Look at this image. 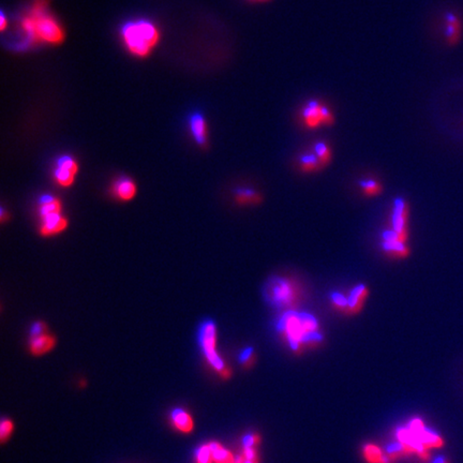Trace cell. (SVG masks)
Here are the masks:
<instances>
[{
	"label": "cell",
	"mask_w": 463,
	"mask_h": 463,
	"mask_svg": "<svg viewBox=\"0 0 463 463\" xmlns=\"http://www.w3.org/2000/svg\"><path fill=\"white\" fill-rule=\"evenodd\" d=\"M276 331L281 341L296 356L317 350L325 342L320 321L308 312L282 313L277 322Z\"/></svg>",
	"instance_id": "cell-1"
},
{
	"label": "cell",
	"mask_w": 463,
	"mask_h": 463,
	"mask_svg": "<svg viewBox=\"0 0 463 463\" xmlns=\"http://www.w3.org/2000/svg\"><path fill=\"white\" fill-rule=\"evenodd\" d=\"M265 301L278 312L298 311L303 301V289L296 279L289 276H273L263 289Z\"/></svg>",
	"instance_id": "cell-2"
},
{
	"label": "cell",
	"mask_w": 463,
	"mask_h": 463,
	"mask_svg": "<svg viewBox=\"0 0 463 463\" xmlns=\"http://www.w3.org/2000/svg\"><path fill=\"white\" fill-rule=\"evenodd\" d=\"M121 33L129 51L139 57L149 55L159 40L157 28L146 21L130 22L123 26Z\"/></svg>",
	"instance_id": "cell-3"
},
{
	"label": "cell",
	"mask_w": 463,
	"mask_h": 463,
	"mask_svg": "<svg viewBox=\"0 0 463 463\" xmlns=\"http://www.w3.org/2000/svg\"><path fill=\"white\" fill-rule=\"evenodd\" d=\"M199 342L205 358L208 364L215 369L220 378L229 380L232 377V371L225 364L222 357L217 351V327L213 321H205L199 327Z\"/></svg>",
	"instance_id": "cell-4"
},
{
	"label": "cell",
	"mask_w": 463,
	"mask_h": 463,
	"mask_svg": "<svg viewBox=\"0 0 463 463\" xmlns=\"http://www.w3.org/2000/svg\"><path fill=\"white\" fill-rule=\"evenodd\" d=\"M23 26L29 37L33 39L40 38L49 43H59L63 41V33L61 28L52 17L43 15L41 10H36L33 17H26Z\"/></svg>",
	"instance_id": "cell-5"
},
{
	"label": "cell",
	"mask_w": 463,
	"mask_h": 463,
	"mask_svg": "<svg viewBox=\"0 0 463 463\" xmlns=\"http://www.w3.org/2000/svg\"><path fill=\"white\" fill-rule=\"evenodd\" d=\"M301 123L308 130L320 129L322 127H333L336 123L334 113L319 100H309L303 105L301 114Z\"/></svg>",
	"instance_id": "cell-6"
},
{
	"label": "cell",
	"mask_w": 463,
	"mask_h": 463,
	"mask_svg": "<svg viewBox=\"0 0 463 463\" xmlns=\"http://www.w3.org/2000/svg\"><path fill=\"white\" fill-rule=\"evenodd\" d=\"M411 207L408 201L402 197H396L390 209L388 227L405 243L410 241Z\"/></svg>",
	"instance_id": "cell-7"
},
{
	"label": "cell",
	"mask_w": 463,
	"mask_h": 463,
	"mask_svg": "<svg viewBox=\"0 0 463 463\" xmlns=\"http://www.w3.org/2000/svg\"><path fill=\"white\" fill-rule=\"evenodd\" d=\"M380 248L385 257L393 259H408L412 253L409 243L403 241L389 227L381 233Z\"/></svg>",
	"instance_id": "cell-8"
},
{
	"label": "cell",
	"mask_w": 463,
	"mask_h": 463,
	"mask_svg": "<svg viewBox=\"0 0 463 463\" xmlns=\"http://www.w3.org/2000/svg\"><path fill=\"white\" fill-rule=\"evenodd\" d=\"M409 429L414 433L415 436L420 440V442L427 447V448H440L444 445V440L442 437L433 429L425 426L424 422L420 418L411 419L408 424Z\"/></svg>",
	"instance_id": "cell-9"
},
{
	"label": "cell",
	"mask_w": 463,
	"mask_h": 463,
	"mask_svg": "<svg viewBox=\"0 0 463 463\" xmlns=\"http://www.w3.org/2000/svg\"><path fill=\"white\" fill-rule=\"evenodd\" d=\"M347 310L345 317H356L364 310L370 297V289L365 283H358L347 292Z\"/></svg>",
	"instance_id": "cell-10"
},
{
	"label": "cell",
	"mask_w": 463,
	"mask_h": 463,
	"mask_svg": "<svg viewBox=\"0 0 463 463\" xmlns=\"http://www.w3.org/2000/svg\"><path fill=\"white\" fill-rule=\"evenodd\" d=\"M395 436L396 439L407 446L410 447L415 455L423 459V460H428L429 459V450L420 442L418 438L415 436L414 433L408 428V427H399L395 431Z\"/></svg>",
	"instance_id": "cell-11"
},
{
	"label": "cell",
	"mask_w": 463,
	"mask_h": 463,
	"mask_svg": "<svg viewBox=\"0 0 463 463\" xmlns=\"http://www.w3.org/2000/svg\"><path fill=\"white\" fill-rule=\"evenodd\" d=\"M77 173V165L69 155H63L57 161L55 169V179L59 185L69 187L75 181Z\"/></svg>",
	"instance_id": "cell-12"
},
{
	"label": "cell",
	"mask_w": 463,
	"mask_h": 463,
	"mask_svg": "<svg viewBox=\"0 0 463 463\" xmlns=\"http://www.w3.org/2000/svg\"><path fill=\"white\" fill-rule=\"evenodd\" d=\"M462 21L455 13H447L445 15V37L447 45L455 47L458 45L462 37Z\"/></svg>",
	"instance_id": "cell-13"
},
{
	"label": "cell",
	"mask_w": 463,
	"mask_h": 463,
	"mask_svg": "<svg viewBox=\"0 0 463 463\" xmlns=\"http://www.w3.org/2000/svg\"><path fill=\"white\" fill-rule=\"evenodd\" d=\"M234 199L239 206H259L264 202V195L253 188L241 187L234 191Z\"/></svg>",
	"instance_id": "cell-14"
},
{
	"label": "cell",
	"mask_w": 463,
	"mask_h": 463,
	"mask_svg": "<svg viewBox=\"0 0 463 463\" xmlns=\"http://www.w3.org/2000/svg\"><path fill=\"white\" fill-rule=\"evenodd\" d=\"M67 220L61 213H53L41 218V233L45 236L57 234L67 227Z\"/></svg>",
	"instance_id": "cell-15"
},
{
	"label": "cell",
	"mask_w": 463,
	"mask_h": 463,
	"mask_svg": "<svg viewBox=\"0 0 463 463\" xmlns=\"http://www.w3.org/2000/svg\"><path fill=\"white\" fill-rule=\"evenodd\" d=\"M172 423L177 430L183 433H191L195 429V423L189 413L183 409H175L171 413Z\"/></svg>",
	"instance_id": "cell-16"
},
{
	"label": "cell",
	"mask_w": 463,
	"mask_h": 463,
	"mask_svg": "<svg viewBox=\"0 0 463 463\" xmlns=\"http://www.w3.org/2000/svg\"><path fill=\"white\" fill-rule=\"evenodd\" d=\"M358 187L361 195L368 199L380 197L384 192V185L378 179H364L358 181Z\"/></svg>",
	"instance_id": "cell-17"
},
{
	"label": "cell",
	"mask_w": 463,
	"mask_h": 463,
	"mask_svg": "<svg viewBox=\"0 0 463 463\" xmlns=\"http://www.w3.org/2000/svg\"><path fill=\"white\" fill-rule=\"evenodd\" d=\"M215 463H235L236 457L232 454L222 444L215 441L207 443Z\"/></svg>",
	"instance_id": "cell-18"
},
{
	"label": "cell",
	"mask_w": 463,
	"mask_h": 463,
	"mask_svg": "<svg viewBox=\"0 0 463 463\" xmlns=\"http://www.w3.org/2000/svg\"><path fill=\"white\" fill-rule=\"evenodd\" d=\"M299 169L303 174H315L324 169L314 153H305L301 155Z\"/></svg>",
	"instance_id": "cell-19"
},
{
	"label": "cell",
	"mask_w": 463,
	"mask_h": 463,
	"mask_svg": "<svg viewBox=\"0 0 463 463\" xmlns=\"http://www.w3.org/2000/svg\"><path fill=\"white\" fill-rule=\"evenodd\" d=\"M191 132L195 137L197 143L204 145L207 139L206 123L203 116L195 114L190 119Z\"/></svg>",
	"instance_id": "cell-20"
},
{
	"label": "cell",
	"mask_w": 463,
	"mask_h": 463,
	"mask_svg": "<svg viewBox=\"0 0 463 463\" xmlns=\"http://www.w3.org/2000/svg\"><path fill=\"white\" fill-rule=\"evenodd\" d=\"M413 454L414 453H413L410 447L403 444L402 442L397 440V439L396 441H393V442L388 443L385 446V455H386L387 458L392 461V462L393 461L398 460L399 458H403V457Z\"/></svg>",
	"instance_id": "cell-21"
},
{
	"label": "cell",
	"mask_w": 463,
	"mask_h": 463,
	"mask_svg": "<svg viewBox=\"0 0 463 463\" xmlns=\"http://www.w3.org/2000/svg\"><path fill=\"white\" fill-rule=\"evenodd\" d=\"M55 345V339L50 335L33 337L31 339V351L33 354L42 355L49 352Z\"/></svg>",
	"instance_id": "cell-22"
},
{
	"label": "cell",
	"mask_w": 463,
	"mask_h": 463,
	"mask_svg": "<svg viewBox=\"0 0 463 463\" xmlns=\"http://www.w3.org/2000/svg\"><path fill=\"white\" fill-rule=\"evenodd\" d=\"M39 213L41 218L53 213H61V202L51 195H43L39 199Z\"/></svg>",
	"instance_id": "cell-23"
},
{
	"label": "cell",
	"mask_w": 463,
	"mask_h": 463,
	"mask_svg": "<svg viewBox=\"0 0 463 463\" xmlns=\"http://www.w3.org/2000/svg\"><path fill=\"white\" fill-rule=\"evenodd\" d=\"M114 192L119 199L128 201L135 197L137 188L131 179H121L114 185Z\"/></svg>",
	"instance_id": "cell-24"
},
{
	"label": "cell",
	"mask_w": 463,
	"mask_h": 463,
	"mask_svg": "<svg viewBox=\"0 0 463 463\" xmlns=\"http://www.w3.org/2000/svg\"><path fill=\"white\" fill-rule=\"evenodd\" d=\"M363 456L368 463H392L380 447L371 443L363 447Z\"/></svg>",
	"instance_id": "cell-25"
},
{
	"label": "cell",
	"mask_w": 463,
	"mask_h": 463,
	"mask_svg": "<svg viewBox=\"0 0 463 463\" xmlns=\"http://www.w3.org/2000/svg\"><path fill=\"white\" fill-rule=\"evenodd\" d=\"M313 153L319 158L323 169H326L333 162V151L325 142H317L313 146Z\"/></svg>",
	"instance_id": "cell-26"
},
{
	"label": "cell",
	"mask_w": 463,
	"mask_h": 463,
	"mask_svg": "<svg viewBox=\"0 0 463 463\" xmlns=\"http://www.w3.org/2000/svg\"><path fill=\"white\" fill-rule=\"evenodd\" d=\"M329 303L331 308L340 314H347V294L341 291H334L329 294Z\"/></svg>",
	"instance_id": "cell-27"
},
{
	"label": "cell",
	"mask_w": 463,
	"mask_h": 463,
	"mask_svg": "<svg viewBox=\"0 0 463 463\" xmlns=\"http://www.w3.org/2000/svg\"><path fill=\"white\" fill-rule=\"evenodd\" d=\"M239 364L245 370H250L257 365V355L252 347H247L239 353Z\"/></svg>",
	"instance_id": "cell-28"
},
{
	"label": "cell",
	"mask_w": 463,
	"mask_h": 463,
	"mask_svg": "<svg viewBox=\"0 0 463 463\" xmlns=\"http://www.w3.org/2000/svg\"><path fill=\"white\" fill-rule=\"evenodd\" d=\"M195 461L197 463H213V459L211 456L208 445L203 444L197 448L195 452Z\"/></svg>",
	"instance_id": "cell-29"
},
{
	"label": "cell",
	"mask_w": 463,
	"mask_h": 463,
	"mask_svg": "<svg viewBox=\"0 0 463 463\" xmlns=\"http://www.w3.org/2000/svg\"><path fill=\"white\" fill-rule=\"evenodd\" d=\"M14 425L11 419L3 418L0 424V441L1 443H6L9 440L11 433L13 432Z\"/></svg>",
	"instance_id": "cell-30"
},
{
	"label": "cell",
	"mask_w": 463,
	"mask_h": 463,
	"mask_svg": "<svg viewBox=\"0 0 463 463\" xmlns=\"http://www.w3.org/2000/svg\"><path fill=\"white\" fill-rule=\"evenodd\" d=\"M261 441H262V438H261L259 433H248V434L243 437L241 444H243V447H255V448H257L261 444Z\"/></svg>",
	"instance_id": "cell-31"
},
{
	"label": "cell",
	"mask_w": 463,
	"mask_h": 463,
	"mask_svg": "<svg viewBox=\"0 0 463 463\" xmlns=\"http://www.w3.org/2000/svg\"><path fill=\"white\" fill-rule=\"evenodd\" d=\"M47 334V326L42 322H36L35 324L31 326V337H38L42 336V335Z\"/></svg>",
	"instance_id": "cell-32"
},
{
	"label": "cell",
	"mask_w": 463,
	"mask_h": 463,
	"mask_svg": "<svg viewBox=\"0 0 463 463\" xmlns=\"http://www.w3.org/2000/svg\"><path fill=\"white\" fill-rule=\"evenodd\" d=\"M432 463H450V461L446 457L440 455V456H437L436 458L433 459Z\"/></svg>",
	"instance_id": "cell-33"
},
{
	"label": "cell",
	"mask_w": 463,
	"mask_h": 463,
	"mask_svg": "<svg viewBox=\"0 0 463 463\" xmlns=\"http://www.w3.org/2000/svg\"><path fill=\"white\" fill-rule=\"evenodd\" d=\"M245 457H243V455L241 453V454L237 455L236 459H235V463H245Z\"/></svg>",
	"instance_id": "cell-34"
},
{
	"label": "cell",
	"mask_w": 463,
	"mask_h": 463,
	"mask_svg": "<svg viewBox=\"0 0 463 463\" xmlns=\"http://www.w3.org/2000/svg\"><path fill=\"white\" fill-rule=\"evenodd\" d=\"M249 3H271V1H273V0H248Z\"/></svg>",
	"instance_id": "cell-35"
},
{
	"label": "cell",
	"mask_w": 463,
	"mask_h": 463,
	"mask_svg": "<svg viewBox=\"0 0 463 463\" xmlns=\"http://www.w3.org/2000/svg\"><path fill=\"white\" fill-rule=\"evenodd\" d=\"M6 28V17L3 14H1V31H3Z\"/></svg>",
	"instance_id": "cell-36"
},
{
	"label": "cell",
	"mask_w": 463,
	"mask_h": 463,
	"mask_svg": "<svg viewBox=\"0 0 463 463\" xmlns=\"http://www.w3.org/2000/svg\"><path fill=\"white\" fill-rule=\"evenodd\" d=\"M245 463H259V458L255 460H245Z\"/></svg>",
	"instance_id": "cell-37"
},
{
	"label": "cell",
	"mask_w": 463,
	"mask_h": 463,
	"mask_svg": "<svg viewBox=\"0 0 463 463\" xmlns=\"http://www.w3.org/2000/svg\"><path fill=\"white\" fill-rule=\"evenodd\" d=\"M6 213L3 208H1V220L5 221Z\"/></svg>",
	"instance_id": "cell-38"
}]
</instances>
